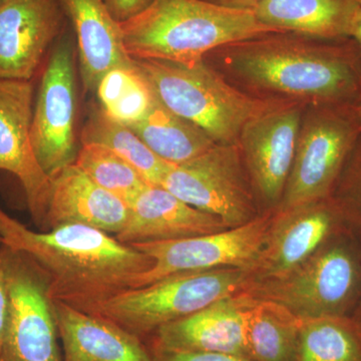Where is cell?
<instances>
[{
	"instance_id": "6da1fadb",
	"label": "cell",
	"mask_w": 361,
	"mask_h": 361,
	"mask_svg": "<svg viewBox=\"0 0 361 361\" xmlns=\"http://www.w3.org/2000/svg\"><path fill=\"white\" fill-rule=\"evenodd\" d=\"M240 92L261 101L353 106L361 101V56L353 39L270 32L204 58Z\"/></svg>"
},
{
	"instance_id": "7a4b0ae2",
	"label": "cell",
	"mask_w": 361,
	"mask_h": 361,
	"mask_svg": "<svg viewBox=\"0 0 361 361\" xmlns=\"http://www.w3.org/2000/svg\"><path fill=\"white\" fill-rule=\"evenodd\" d=\"M0 246L20 252L44 273L54 302L96 315L134 287L154 260L114 235L84 225L33 231L0 207Z\"/></svg>"
},
{
	"instance_id": "3957f363",
	"label": "cell",
	"mask_w": 361,
	"mask_h": 361,
	"mask_svg": "<svg viewBox=\"0 0 361 361\" xmlns=\"http://www.w3.org/2000/svg\"><path fill=\"white\" fill-rule=\"evenodd\" d=\"M118 25L130 58L186 65L223 45L279 32L262 25L252 9L206 0H155L139 16Z\"/></svg>"
},
{
	"instance_id": "277c9868",
	"label": "cell",
	"mask_w": 361,
	"mask_h": 361,
	"mask_svg": "<svg viewBox=\"0 0 361 361\" xmlns=\"http://www.w3.org/2000/svg\"><path fill=\"white\" fill-rule=\"evenodd\" d=\"M157 99L176 115L199 126L217 144H237L247 123L280 104L240 92L204 61L186 65L134 59Z\"/></svg>"
},
{
	"instance_id": "5b68a950",
	"label": "cell",
	"mask_w": 361,
	"mask_h": 361,
	"mask_svg": "<svg viewBox=\"0 0 361 361\" xmlns=\"http://www.w3.org/2000/svg\"><path fill=\"white\" fill-rule=\"evenodd\" d=\"M244 293L279 304L299 319L353 317L361 300V244L343 230L293 270L254 282Z\"/></svg>"
},
{
	"instance_id": "8992f818",
	"label": "cell",
	"mask_w": 361,
	"mask_h": 361,
	"mask_svg": "<svg viewBox=\"0 0 361 361\" xmlns=\"http://www.w3.org/2000/svg\"><path fill=\"white\" fill-rule=\"evenodd\" d=\"M252 282L251 270L246 268L177 273L118 294L102 305L96 315L144 341L164 325L245 292Z\"/></svg>"
},
{
	"instance_id": "52a82bcc",
	"label": "cell",
	"mask_w": 361,
	"mask_h": 361,
	"mask_svg": "<svg viewBox=\"0 0 361 361\" xmlns=\"http://www.w3.org/2000/svg\"><path fill=\"white\" fill-rule=\"evenodd\" d=\"M77 44L70 23L52 45L40 70L33 104L32 142L45 174L75 164L77 137Z\"/></svg>"
},
{
	"instance_id": "ba28073f",
	"label": "cell",
	"mask_w": 361,
	"mask_h": 361,
	"mask_svg": "<svg viewBox=\"0 0 361 361\" xmlns=\"http://www.w3.org/2000/svg\"><path fill=\"white\" fill-rule=\"evenodd\" d=\"M360 133L351 106H306L277 210L329 198Z\"/></svg>"
},
{
	"instance_id": "9c48e42d",
	"label": "cell",
	"mask_w": 361,
	"mask_h": 361,
	"mask_svg": "<svg viewBox=\"0 0 361 361\" xmlns=\"http://www.w3.org/2000/svg\"><path fill=\"white\" fill-rule=\"evenodd\" d=\"M161 187L228 228L248 224L263 214L238 144H216L193 160L173 166Z\"/></svg>"
},
{
	"instance_id": "30bf717a",
	"label": "cell",
	"mask_w": 361,
	"mask_h": 361,
	"mask_svg": "<svg viewBox=\"0 0 361 361\" xmlns=\"http://www.w3.org/2000/svg\"><path fill=\"white\" fill-rule=\"evenodd\" d=\"M11 310L0 361H63L54 301L42 270L20 252L0 246Z\"/></svg>"
},
{
	"instance_id": "8fae6325",
	"label": "cell",
	"mask_w": 361,
	"mask_h": 361,
	"mask_svg": "<svg viewBox=\"0 0 361 361\" xmlns=\"http://www.w3.org/2000/svg\"><path fill=\"white\" fill-rule=\"evenodd\" d=\"M274 211L225 231L171 241L130 245L154 260L153 267L137 278L140 288L177 273L237 267L252 270L257 262ZM132 288V289H133Z\"/></svg>"
},
{
	"instance_id": "7c38bea8",
	"label": "cell",
	"mask_w": 361,
	"mask_h": 361,
	"mask_svg": "<svg viewBox=\"0 0 361 361\" xmlns=\"http://www.w3.org/2000/svg\"><path fill=\"white\" fill-rule=\"evenodd\" d=\"M305 108L278 104L252 118L240 134L237 144L263 213L281 204Z\"/></svg>"
},
{
	"instance_id": "4fadbf2b",
	"label": "cell",
	"mask_w": 361,
	"mask_h": 361,
	"mask_svg": "<svg viewBox=\"0 0 361 361\" xmlns=\"http://www.w3.org/2000/svg\"><path fill=\"white\" fill-rule=\"evenodd\" d=\"M343 230L341 213L330 197L274 211L264 245L251 270L252 283L286 274Z\"/></svg>"
},
{
	"instance_id": "5bb4252c",
	"label": "cell",
	"mask_w": 361,
	"mask_h": 361,
	"mask_svg": "<svg viewBox=\"0 0 361 361\" xmlns=\"http://www.w3.org/2000/svg\"><path fill=\"white\" fill-rule=\"evenodd\" d=\"M68 23L59 0H7L0 6V78L35 80Z\"/></svg>"
},
{
	"instance_id": "9a60e30c",
	"label": "cell",
	"mask_w": 361,
	"mask_h": 361,
	"mask_svg": "<svg viewBox=\"0 0 361 361\" xmlns=\"http://www.w3.org/2000/svg\"><path fill=\"white\" fill-rule=\"evenodd\" d=\"M35 96L33 80L0 78V171L20 180L30 215L40 227L51 178L32 147Z\"/></svg>"
},
{
	"instance_id": "2e32d148",
	"label": "cell",
	"mask_w": 361,
	"mask_h": 361,
	"mask_svg": "<svg viewBox=\"0 0 361 361\" xmlns=\"http://www.w3.org/2000/svg\"><path fill=\"white\" fill-rule=\"evenodd\" d=\"M253 298L228 297L157 329L144 342L153 350L247 355V319ZM249 358V357H248Z\"/></svg>"
},
{
	"instance_id": "e0dca14e",
	"label": "cell",
	"mask_w": 361,
	"mask_h": 361,
	"mask_svg": "<svg viewBox=\"0 0 361 361\" xmlns=\"http://www.w3.org/2000/svg\"><path fill=\"white\" fill-rule=\"evenodd\" d=\"M49 178L42 231L84 225L116 236L127 224L130 206L99 187L75 164Z\"/></svg>"
},
{
	"instance_id": "ac0fdd59",
	"label": "cell",
	"mask_w": 361,
	"mask_h": 361,
	"mask_svg": "<svg viewBox=\"0 0 361 361\" xmlns=\"http://www.w3.org/2000/svg\"><path fill=\"white\" fill-rule=\"evenodd\" d=\"M231 229L219 218L185 203L161 186L149 185L130 205V216L116 238L149 243L202 236Z\"/></svg>"
},
{
	"instance_id": "d6986e66",
	"label": "cell",
	"mask_w": 361,
	"mask_h": 361,
	"mask_svg": "<svg viewBox=\"0 0 361 361\" xmlns=\"http://www.w3.org/2000/svg\"><path fill=\"white\" fill-rule=\"evenodd\" d=\"M75 35L78 68L85 92H96L111 68L132 65L120 25L103 0H59Z\"/></svg>"
},
{
	"instance_id": "ffe728a7",
	"label": "cell",
	"mask_w": 361,
	"mask_h": 361,
	"mask_svg": "<svg viewBox=\"0 0 361 361\" xmlns=\"http://www.w3.org/2000/svg\"><path fill=\"white\" fill-rule=\"evenodd\" d=\"M63 361H155L145 342L116 323L54 302Z\"/></svg>"
},
{
	"instance_id": "44dd1931",
	"label": "cell",
	"mask_w": 361,
	"mask_h": 361,
	"mask_svg": "<svg viewBox=\"0 0 361 361\" xmlns=\"http://www.w3.org/2000/svg\"><path fill=\"white\" fill-rule=\"evenodd\" d=\"M361 0H260L252 11L262 25L313 39H350Z\"/></svg>"
},
{
	"instance_id": "7402d4cb",
	"label": "cell",
	"mask_w": 361,
	"mask_h": 361,
	"mask_svg": "<svg viewBox=\"0 0 361 361\" xmlns=\"http://www.w3.org/2000/svg\"><path fill=\"white\" fill-rule=\"evenodd\" d=\"M130 129L159 158L172 165L193 160L217 144L199 126L176 115L158 99L148 115Z\"/></svg>"
},
{
	"instance_id": "603a6c76",
	"label": "cell",
	"mask_w": 361,
	"mask_h": 361,
	"mask_svg": "<svg viewBox=\"0 0 361 361\" xmlns=\"http://www.w3.org/2000/svg\"><path fill=\"white\" fill-rule=\"evenodd\" d=\"M300 319L279 304L253 298L247 319V355L253 361H294Z\"/></svg>"
},
{
	"instance_id": "cb8c5ba5",
	"label": "cell",
	"mask_w": 361,
	"mask_h": 361,
	"mask_svg": "<svg viewBox=\"0 0 361 361\" xmlns=\"http://www.w3.org/2000/svg\"><path fill=\"white\" fill-rule=\"evenodd\" d=\"M294 361H361V323L349 316L300 319Z\"/></svg>"
},
{
	"instance_id": "d4e9b609",
	"label": "cell",
	"mask_w": 361,
	"mask_h": 361,
	"mask_svg": "<svg viewBox=\"0 0 361 361\" xmlns=\"http://www.w3.org/2000/svg\"><path fill=\"white\" fill-rule=\"evenodd\" d=\"M80 144L94 142L111 149L142 176L149 185L161 186L172 164L161 160L127 126L116 123L97 106L80 133Z\"/></svg>"
},
{
	"instance_id": "484cf974",
	"label": "cell",
	"mask_w": 361,
	"mask_h": 361,
	"mask_svg": "<svg viewBox=\"0 0 361 361\" xmlns=\"http://www.w3.org/2000/svg\"><path fill=\"white\" fill-rule=\"evenodd\" d=\"M96 92L104 115L129 128L141 122L157 102L155 92L135 61L104 73Z\"/></svg>"
},
{
	"instance_id": "4316f807",
	"label": "cell",
	"mask_w": 361,
	"mask_h": 361,
	"mask_svg": "<svg viewBox=\"0 0 361 361\" xmlns=\"http://www.w3.org/2000/svg\"><path fill=\"white\" fill-rule=\"evenodd\" d=\"M75 164L99 187L129 206L149 185L132 165L103 145L80 144Z\"/></svg>"
},
{
	"instance_id": "83f0119b",
	"label": "cell",
	"mask_w": 361,
	"mask_h": 361,
	"mask_svg": "<svg viewBox=\"0 0 361 361\" xmlns=\"http://www.w3.org/2000/svg\"><path fill=\"white\" fill-rule=\"evenodd\" d=\"M329 197L338 209L345 229L361 244V133Z\"/></svg>"
},
{
	"instance_id": "f1b7e54d",
	"label": "cell",
	"mask_w": 361,
	"mask_h": 361,
	"mask_svg": "<svg viewBox=\"0 0 361 361\" xmlns=\"http://www.w3.org/2000/svg\"><path fill=\"white\" fill-rule=\"evenodd\" d=\"M155 361H253L246 356L216 353H180L149 349Z\"/></svg>"
},
{
	"instance_id": "f546056e",
	"label": "cell",
	"mask_w": 361,
	"mask_h": 361,
	"mask_svg": "<svg viewBox=\"0 0 361 361\" xmlns=\"http://www.w3.org/2000/svg\"><path fill=\"white\" fill-rule=\"evenodd\" d=\"M116 23H122L139 16L155 0H103Z\"/></svg>"
},
{
	"instance_id": "4dcf8cb0",
	"label": "cell",
	"mask_w": 361,
	"mask_h": 361,
	"mask_svg": "<svg viewBox=\"0 0 361 361\" xmlns=\"http://www.w3.org/2000/svg\"><path fill=\"white\" fill-rule=\"evenodd\" d=\"M9 310H11V299H9L8 285H7L6 266H4V257L0 250V350L4 345L7 326H8Z\"/></svg>"
},
{
	"instance_id": "1f68e13d",
	"label": "cell",
	"mask_w": 361,
	"mask_h": 361,
	"mask_svg": "<svg viewBox=\"0 0 361 361\" xmlns=\"http://www.w3.org/2000/svg\"><path fill=\"white\" fill-rule=\"evenodd\" d=\"M226 7L238 9H253L260 0H206Z\"/></svg>"
},
{
	"instance_id": "d6a6232c",
	"label": "cell",
	"mask_w": 361,
	"mask_h": 361,
	"mask_svg": "<svg viewBox=\"0 0 361 361\" xmlns=\"http://www.w3.org/2000/svg\"><path fill=\"white\" fill-rule=\"evenodd\" d=\"M350 39L355 42L360 51L361 56V9L356 16L355 23H353V30H351Z\"/></svg>"
},
{
	"instance_id": "836d02e7",
	"label": "cell",
	"mask_w": 361,
	"mask_h": 361,
	"mask_svg": "<svg viewBox=\"0 0 361 361\" xmlns=\"http://www.w3.org/2000/svg\"><path fill=\"white\" fill-rule=\"evenodd\" d=\"M351 111H353L356 122L358 123L361 129V101L356 103L355 106H351Z\"/></svg>"
},
{
	"instance_id": "e575fe53",
	"label": "cell",
	"mask_w": 361,
	"mask_h": 361,
	"mask_svg": "<svg viewBox=\"0 0 361 361\" xmlns=\"http://www.w3.org/2000/svg\"><path fill=\"white\" fill-rule=\"evenodd\" d=\"M353 319H355L356 322L361 323V300L360 304H358L357 308H356L355 313L353 315Z\"/></svg>"
},
{
	"instance_id": "d590c367",
	"label": "cell",
	"mask_w": 361,
	"mask_h": 361,
	"mask_svg": "<svg viewBox=\"0 0 361 361\" xmlns=\"http://www.w3.org/2000/svg\"><path fill=\"white\" fill-rule=\"evenodd\" d=\"M6 1L7 0H0V6H4V4H6Z\"/></svg>"
}]
</instances>
